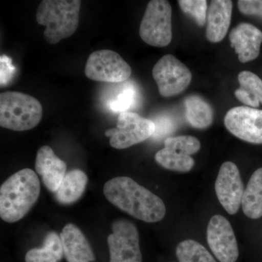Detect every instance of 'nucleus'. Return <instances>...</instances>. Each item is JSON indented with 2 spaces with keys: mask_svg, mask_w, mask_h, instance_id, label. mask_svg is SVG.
<instances>
[{
  "mask_svg": "<svg viewBox=\"0 0 262 262\" xmlns=\"http://www.w3.org/2000/svg\"><path fill=\"white\" fill-rule=\"evenodd\" d=\"M103 194L119 209L147 223L160 222L166 213L159 196L129 177L110 179L103 186Z\"/></svg>",
  "mask_w": 262,
  "mask_h": 262,
  "instance_id": "1",
  "label": "nucleus"
},
{
  "mask_svg": "<svg viewBox=\"0 0 262 262\" xmlns=\"http://www.w3.org/2000/svg\"><path fill=\"white\" fill-rule=\"evenodd\" d=\"M40 193V182L32 169L13 174L0 188V217L8 223L24 218L35 204Z\"/></svg>",
  "mask_w": 262,
  "mask_h": 262,
  "instance_id": "2",
  "label": "nucleus"
},
{
  "mask_svg": "<svg viewBox=\"0 0 262 262\" xmlns=\"http://www.w3.org/2000/svg\"><path fill=\"white\" fill-rule=\"evenodd\" d=\"M80 0H43L38 7L37 21L46 27L44 37L56 44L73 35L79 25Z\"/></svg>",
  "mask_w": 262,
  "mask_h": 262,
  "instance_id": "3",
  "label": "nucleus"
},
{
  "mask_svg": "<svg viewBox=\"0 0 262 262\" xmlns=\"http://www.w3.org/2000/svg\"><path fill=\"white\" fill-rule=\"evenodd\" d=\"M42 104L23 93L8 91L0 94V125L15 131L31 130L42 117Z\"/></svg>",
  "mask_w": 262,
  "mask_h": 262,
  "instance_id": "4",
  "label": "nucleus"
},
{
  "mask_svg": "<svg viewBox=\"0 0 262 262\" xmlns=\"http://www.w3.org/2000/svg\"><path fill=\"white\" fill-rule=\"evenodd\" d=\"M144 42L154 47L168 46L172 40V8L165 0L148 3L139 28Z\"/></svg>",
  "mask_w": 262,
  "mask_h": 262,
  "instance_id": "5",
  "label": "nucleus"
},
{
  "mask_svg": "<svg viewBox=\"0 0 262 262\" xmlns=\"http://www.w3.org/2000/svg\"><path fill=\"white\" fill-rule=\"evenodd\" d=\"M155 122L134 113L119 115L117 127L105 131L110 144L115 149H123L139 144L154 135Z\"/></svg>",
  "mask_w": 262,
  "mask_h": 262,
  "instance_id": "6",
  "label": "nucleus"
},
{
  "mask_svg": "<svg viewBox=\"0 0 262 262\" xmlns=\"http://www.w3.org/2000/svg\"><path fill=\"white\" fill-rule=\"evenodd\" d=\"M132 70L120 54L111 50L93 52L86 62L84 74L90 80L122 83L130 78Z\"/></svg>",
  "mask_w": 262,
  "mask_h": 262,
  "instance_id": "7",
  "label": "nucleus"
},
{
  "mask_svg": "<svg viewBox=\"0 0 262 262\" xmlns=\"http://www.w3.org/2000/svg\"><path fill=\"white\" fill-rule=\"evenodd\" d=\"M113 231L107 238L110 262H142L136 225L129 220H118L114 222Z\"/></svg>",
  "mask_w": 262,
  "mask_h": 262,
  "instance_id": "8",
  "label": "nucleus"
},
{
  "mask_svg": "<svg viewBox=\"0 0 262 262\" xmlns=\"http://www.w3.org/2000/svg\"><path fill=\"white\" fill-rule=\"evenodd\" d=\"M152 75L163 97L181 94L192 80V73L187 66L172 55L160 58L153 68Z\"/></svg>",
  "mask_w": 262,
  "mask_h": 262,
  "instance_id": "9",
  "label": "nucleus"
},
{
  "mask_svg": "<svg viewBox=\"0 0 262 262\" xmlns=\"http://www.w3.org/2000/svg\"><path fill=\"white\" fill-rule=\"evenodd\" d=\"M225 125L241 140L262 144V110L244 106L231 108L225 117Z\"/></svg>",
  "mask_w": 262,
  "mask_h": 262,
  "instance_id": "10",
  "label": "nucleus"
},
{
  "mask_svg": "<svg viewBox=\"0 0 262 262\" xmlns=\"http://www.w3.org/2000/svg\"><path fill=\"white\" fill-rule=\"evenodd\" d=\"M207 241L220 262H235L239 256L238 246L232 225L221 215L210 220L207 228Z\"/></svg>",
  "mask_w": 262,
  "mask_h": 262,
  "instance_id": "11",
  "label": "nucleus"
},
{
  "mask_svg": "<svg viewBox=\"0 0 262 262\" xmlns=\"http://www.w3.org/2000/svg\"><path fill=\"white\" fill-rule=\"evenodd\" d=\"M217 198L227 213L235 214L242 204L244 184L237 165L230 161L222 164L215 184Z\"/></svg>",
  "mask_w": 262,
  "mask_h": 262,
  "instance_id": "12",
  "label": "nucleus"
},
{
  "mask_svg": "<svg viewBox=\"0 0 262 262\" xmlns=\"http://www.w3.org/2000/svg\"><path fill=\"white\" fill-rule=\"evenodd\" d=\"M229 40L236 54L238 55L239 61L246 63L259 56L262 32L252 24L241 23L231 31Z\"/></svg>",
  "mask_w": 262,
  "mask_h": 262,
  "instance_id": "13",
  "label": "nucleus"
},
{
  "mask_svg": "<svg viewBox=\"0 0 262 262\" xmlns=\"http://www.w3.org/2000/svg\"><path fill=\"white\" fill-rule=\"evenodd\" d=\"M67 164L60 159L51 147L43 146L38 150L36 158V172L42 178L45 187L56 192L67 174Z\"/></svg>",
  "mask_w": 262,
  "mask_h": 262,
  "instance_id": "14",
  "label": "nucleus"
},
{
  "mask_svg": "<svg viewBox=\"0 0 262 262\" xmlns=\"http://www.w3.org/2000/svg\"><path fill=\"white\" fill-rule=\"evenodd\" d=\"M63 255L67 262H93L96 260L94 251L78 227L67 224L61 233Z\"/></svg>",
  "mask_w": 262,
  "mask_h": 262,
  "instance_id": "15",
  "label": "nucleus"
},
{
  "mask_svg": "<svg viewBox=\"0 0 262 262\" xmlns=\"http://www.w3.org/2000/svg\"><path fill=\"white\" fill-rule=\"evenodd\" d=\"M232 2L213 0L207 14L206 37L210 42H220L228 32L232 19Z\"/></svg>",
  "mask_w": 262,
  "mask_h": 262,
  "instance_id": "16",
  "label": "nucleus"
},
{
  "mask_svg": "<svg viewBox=\"0 0 262 262\" xmlns=\"http://www.w3.org/2000/svg\"><path fill=\"white\" fill-rule=\"evenodd\" d=\"M89 178L80 169L70 170L66 174L61 185L56 192L58 203L70 205L78 201L85 190Z\"/></svg>",
  "mask_w": 262,
  "mask_h": 262,
  "instance_id": "17",
  "label": "nucleus"
},
{
  "mask_svg": "<svg viewBox=\"0 0 262 262\" xmlns=\"http://www.w3.org/2000/svg\"><path fill=\"white\" fill-rule=\"evenodd\" d=\"M241 205L248 218L257 220L262 216V168L257 169L251 176Z\"/></svg>",
  "mask_w": 262,
  "mask_h": 262,
  "instance_id": "18",
  "label": "nucleus"
},
{
  "mask_svg": "<svg viewBox=\"0 0 262 262\" xmlns=\"http://www.w3.org/2000/svg\"><path fill=\"white\" fill-rule=\"evenodd\" d=\"M239 88L236 90V97L249 107L258 108L262 103V80L249 71L241 72L238 75Z\"/></svg>",
  "mask_w": 262,
  "mask_h": 262,
  "instance_id": "19",
  "label": "nucleus"
},
{
  "mask_svg": "<svg viewBox=\"0 0 262 262\" xmlns=\"http://www.w3.org/2000/svg\"><path fill=\"white\" fill-rule=\"evenodd\" d=\"M186 118L194 128L205 129L213 122V111L209 103L198 96H189L184 101Z\"/></svg>",
  "mask_w": 262,
  "mask_h": 262,
  "instance_id": "20",
  "label": "nucleus"
},
{
  "mask_svg": "<svg viewBox=\"0 0 262 262\" xmlns=\"http://www.w3.org/2000/svg\"><path fill=\"white\" fill-rule=\"evenodd\" d=\"M63 255L61 236L51 232L46 235L43 246L29 250L25 256L26 262H59Z\"/></svg>",
  "mask_w": 262,
  "mask_h": 262,
  "instance_id": "21",
  "label": "nucleus"
},
{
  "mask_svg": "<svg viewBox=\"0 0 262 262\" xmlns=\"http://www.w3.org/2000/svg\"><path fill=\"white\" fill-rule=\"evenodd\" d=\"M155 158L157 163L164 168L182 173L190 171L194 165L192 157L178 154L165 148L158 151Z\"/></svg>",
  "mask_w": 262,
  "mask_h": 262,
  "instance_id": "22",
  "label": "nucleus"
},
{
  "mask_svg": "<svg viewBox=\"0 0 262 262\" xmlns=\"http://www.w3.org/2000/svg\"><path fill=\"white\" fill-rule=\"evenodd\" d=\"M176 253L179 262H216L204 246L193 239L181 242Z\"/></svg>",
  "mask_w": 262,
  "mask_h": 262,
  "instance_id": "23",
  "label": "nucleus"
},
{
  "mask_svg": "<svg viewBox=\"0 0 262 262\" xmlns=\"http://www.w3.org/2000/svg\"><path fill=\"white\" fill-rule=\"evenodd\" d=\"M138 91L132 82H124L122 90L112 98L108 106L115 112L125 113L137 102Z\"/></svg>",
  "mask_w": 262,
  "mask_h": 262,
  "instance_id": "24",
  "label": "nucleus"
},
{
  "mask_svg": "<svg viewBox=\"0 0 262 262\" xmlns=\"http://www.w3.org/2000/svg\"><path fill=\"white\" fill-rule=\"evenodd\" d=\"M165 149L171 150L183 155L191 156L195 154L201 147V142L191 136H180L167 138L164 142Z\"/></svg>",
  "mask_w": 262,
  "mask_h": 262,
  "instance_id": "25",
  "label": "nucleus"
},
{
  "mask_svg": "<svg viewBox=\"0 0 262 262\" xmlns=\"http://www.w3.org/2000/svg\"><path fill=\"white\" fill-rule=\"evenodd\" d=\"M181 9L194 19L196 24L203 27L207 20L208 4L206 0H179Z\"/></svg>",
  "mask_w": 262,
  "mask_h": 262,
  "instance_id": "26",
  "label": "nucleus"
},
{
  "mask_svg": "<svg viewBox=\"0 0 262 262\" xmlns=\"http://www.w3.org/2000/svg\"><path fill=\"white\" fill-rule=\"evenodd\" d=\"M15 73V68L12 63V60L6 55L0 57V84L1 87L7 85L13 80Z\"/></svg>",
  "mask_w": 262,
  "mask_h": 262,
  "instance_id": "27",
  "label": "nucleus"
},
{
  "mask_svg": "<svg viewBox=\"0 0 262 262\" xmlns=\"http://www.w3.org/2000/svg\"><path fill=\"white\" fill-rule=\"evenodd\" d=\"M237 7L243 14L262 19V0H239Z\"/></svg>",
  "mask_w": 262,
  "mask_h": 262,
  "instance_id": "28",
  "label": "nucleus"
}]
</instances>
